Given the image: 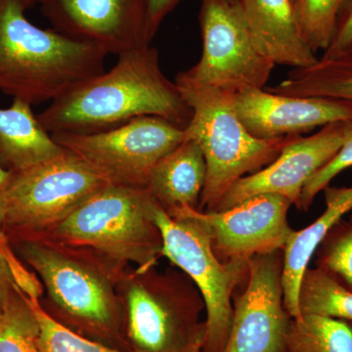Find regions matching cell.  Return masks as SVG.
<instances>
[{
    "label": "cell",
    "instance_id": "obj_1",
    "mask_svg": "<svg viewBox=\"0 0 352 352\" xmlns=\"http://www.w3.org/2000/svg\"><path fill=\"white\" fill-rule=\"evenodd\" d=\"M10 245L41 282L39 305L51 318L87 339L131 352L118 289L131 265L89 248L47 238Z\"/></svg>",
    "mask_w": 352,
    "mask_h": 352
},
{
    "label": "cell",
    "instance_id": "obj_2",
    "mask_svg": "<svg viewBox=\"0 0 352 352\" xmlns=\"http://www.w3.org/2000/svg\"><path fill=\"white\" fill-rule=\"evenodd\" d=\"M118 57L110 71L74 88L38 113L48 133L110 131L145 116L186 129L192 109L162 71L156 48L144 46Z\"/></svg>",
    "mask_w": 352,
    "mask_h": 352
},
{
    "label": "cell",
    "instance_id": "obj_3",
    "mask_svg": "<svg viewBox=\"0 0 352 352\" xmlns=\"http://www.w3.org/2000/svg\"><path fill=\"white\" fill-rule=\"evenodd\" d=\"M24 0H0V91L32 106L53 102L105 72L107 53L36 27Z\"/></svg>",
    "mask_w": 352,
    "mask_h": 352
},
{
    "label": "cell",
    "instance_id": "obj_4",
    "mask_svg": "<svg viewBox=\"0 0 352 352\" xmlns=\"http://www.w3.org/2000/svg\"><path fill=\"white\" fill-rule=\"evenodd\" d=\"M175 83L192 109L185 138L193 139L205 157L207 178L198 210L214 212L238 180L272 163L298 136L263 140L252 136L241 122L233 94L190 82L182 73Z\"/></svg>",
    "mask_w": 352,
    "mask_h": 352
},
{
    "label": "cell",
    "instance_id": "obj_5",
    "mask_svg": "<svg viewBox=\"0 0 352 352\" xmlns=\"http://www.w3.org/2000/svg\"><path fill=\"white\" fill-rule=\"evenodd\" d=\"M131 352H191L203 346L205 302L183 271L129 266L119 283Z\"/></svg>",
    "mask_w": 352,
    "mask_h": 352
},
{
    "label": "cell",
    "instance_id": "obj_6",
    "mask_svg": "<svg viewBox=\"0 0 352 352\" xmlns=\"http://www.w3.org/2000/svg\"><path fill=\"white\" fill-rule=\"evenodd\" d=\"M155 203L146 189L107 184L43 238L89 248L134 267H153L164 247Z\"/></svg>",
    "mask_w": 352,
    "mask_h": 352
},
{
    "label": "cell",
    "instance_id": "obj_7",
    "mask_svg": "<svg viewBox=\"0 0 352 352\" xmlns=\"http://www.w3.org/2000/svg\"><path fill=\"white\" fill-rule=\"evenodd\" d=\"M153 214L163 237L162 256L193 281L205 302L207 331L201 352H223L232 326L233 296L249 276L250 261H219L196 208L168 214L156 201Z\"/></svg>",
    "mask_w": 352,
    "mask_h": 352
},
{
    "label": "cell",
    "instance_id": "obj_8",
    "mask_svg": "<svg viewBox=\"0 0 352 352\" xmlns=\"http://www.w3.org/2000/svg\"><path fill=\"white\" fill-rule=\"evenodd\" d=\"M107 184L98 171L65 150L29 170L13 173L2 203L0 227L10 244L45 237Z\"/></svg>",
    "mask_w": 352,
    "mask_h": 352
},
{
    "label": "cell",
    "instance_id": "obj_9",
    "mask_svg": "<svg viewBox=\"0 0 352 352\" xmlns=\"http://www.w3.org/2000/svg\"><path fill=\"white\" fill-rule=\"evenodd\" d=\"M67 151L89 164L109 184L146 189L155 164L185 140V129L154 116L95 133L51 134Z\"/></svg>",
    "mask_w": 352,
    "mask_h": 352
},
{
    "label": "cell",
    "instance_id": "obj_10",
    "mask_svg": "<svg viewBox=\"0 0 352 352\" xmlns=\"http://www.w3.org/2000/svg\"><path fill=\"white\" fill-rule=\"evenodd\" d=\"M200 25L201 59L185 78L233 94L265 88L275 64L256 50L239 0H201Z\"/></svg>",
    "mask_w": 352,
    "mask_h": 352
},
{
    "label": "cell",
    "instance_id": "obj_11",
    "mask_svg": "<svg viewBox=\"0 0 352 352\" xmlns=\"http://www.w3.org/2000/svg\"><path fill=\"white\" fill-rule=\"evenodd\" d=\"M284 251L250 259L243 291L233 296V320L223 352H287L292 317L284 305Z\"/></svg>",
    "mask_w": 352,
    "mask_h": 352
},
{
    "label": "cell",
    "instance_id": "obj_12",
    "mask_svg": "<svg viewBox=\"0 0 352 352\" xmlns=\"http://www.w3.org/2000/svg\"><path fill=\"white\" fill-rule=\"evenodd\" d=\"M292 205L283 196L261 194L223 212L196 208V214L207 227L215 256L229 263L284 251L295 232L288 220Z\"/></svg>",
    "mask_w": 352,
    "mask_h": 352
},
{
    "label": "cell",
    "instance_id": "obj_13",
    "mask_svg": "<svg viewBox=\"0 0 352 352\" xmlns=\"http://www.w3.org/2000/svg\"><path fill=\"white\" fill-rule=\"evenodd\" d=\"M53 30L119 55L149 46L144 0H39Z\"/></svg>",
    "mask_w": 352,
    "mask_h": 352
},
{
    "label": "cell",
    "instance_id": "obj_14",
    "mask_svg": "<svg viewBox=\"0 0 352 352\" xmlns=\"http://www.w3.org/2000/svg\"><path fill=\"white\" fill-rule=\"evenodd\" d=\"M344 134L346 122H340L322 127L314 135L298 136L272 163L238 180L214 212L229 210L261 194H277L296 206L307 180L339 152Z\"/></svg>",
    "mask_w": 352,
    "mask_h": 352
},
{
    "label": "cell",
    "instance_id": "obj_15",
    "mask_svg": "<svg viewBox=\"0 0 352 352\" xmlns=\"http://www.w3.org/2000/svg\"><path fill=\"white\" fill-rule=\"evenodd\" d=\"M233 104L248 131L263 140L302 135L316 127L352 120V101L285 96L264 88L234 94Z\"/></svg>",
    "mask_w": 352,
    "mask_h": 352
},
{
    "label": "cell",
    "instance_id": "obj_16",
    "mask_svg": "<svg viewBox=\"0 0 352 352\" xmlns=\"http://www.w3.org/2000/svg\"><path fill=\"white\" fill-rule=\"evenodd\" d=\"M256 50L275 65L305 68L318 61L303 41L292 0H239Z\"/></svg>",
    "mask_w": 352,
    "mask_h": 352
},
{
    "label": "cell",
    "instance_id": "obj_17",
    "mask_svg": "<svg viewBox=\"0 0 352 352\" xmlns=\"http://www.w3.org/2000/svg\"><path fill=\"white\" fill-rule=\"evenodd\" d=\"M206 178L207 164L200 146L185 138L155 164L146 190L170 214L179 208H199Z\"/></svg>",
    "mask_w": 352,
    "mask_h": 352
},
{
    "label": "cell",
    "instance_id": "obj_18",
    "mask_svg": "<svg viewBox=\"0 0 352 352\" xmlns=\"http://www.w3.org/2000/svg\"><path fill=\"white\" fill-rule=\"evenodd\" d=\"M326 210L314 223L295 231L284 249L283 286L284 305L292 318L302 316L298 307V291L303 273L307 270L317 247L324 236L344 215L352 210V187L324 189Z\"/></svg>",
    "mask_w": 352,
    "mask_h": 352
},
{
    "label": "cell",
    "instance_id": "obj_19",
    "mask_svg": "<svg viewBox=\"0 0 352 352\" xmlns=\"http://www.w3.org/2000/svg\"><path fill=\"white\" fill-rule=\"evenodd\" d=\"M64 151L41 126L31 104L13 99L10 107L0 108V164L6 170H29Z\"/></svg>",
    "mask_w": 352,
    "mask_h": 352
},
{
    "label": "cell",
    "instance_id": "obj_20",
    "mask_svg": "<svg viewBox=\"0 0 352 352\" xmlns=\"http://www.w3.org/2000/svg\"><path fill=\"white\" fill-rule=\"evenodd\" d=\"M270 94L291 97H328L352 101V52L335 59L319 60L309 67L289 72Z\"/></svg>",
    "mask_w": 352,
    "mask_h": 352
},
{
    "label": "cell",
    "instance_id": "obj_21",
    "mask_svg": "<svg viewBox=\"0 0 352 352\" xmlns=\"http://www.w3.org/2000/svg\"><path fill=\"white\" fill-rule=\"evenodd\" d=\"M287 352H352V323L302 315L291 318L286 338Z\"/></svg>",
    "mask_w": 352,
    "mask_h": 352
},
{
    "label": "cell",
    "instance_id": "obj_22",
    "mask_svg": "<svg viewBox=\"0 0 352 352\" xmlns=\"http://www.w3.org/2000/svg\"><path fill=\"white\" fill-rule=\"evenodd\" d=\"M302 315H319L352 323V292L321 268L307 267L300 280Z\"/></svg>",
    "mask_w": 352,
    "mask_h": 352
},
{
    "label": "cell",
    "instance_id": "obj_23",
    "mask_svg": "<svg viewBox=\"0 0 352 352\" xmlns=\"http://www.w3.org/2000/svg\"><path fill=\"white\" fill-rule=\"evenodd\" d=\"M38 338L34 307L21 291L0 314V352H41Z\"/></svg>",
    "mask_w": 352,
    "mask_h": 352
},
{
    "label": "cell",
    "instance_id": "obj_24",
    "mask_svg": "<svg viewBox=\"0 0 352 352\" xmlns=\"http://www.w3.org/2000/svg\"><path fill=\"white\" fill-rule=\"evenodd\" d=\"M349 0H296L294 11L298 31L314 51L330 45L342 7Z\"/></svg>",
    "mask_w": 352,
    "mask_h": 352
},
{
    "label": "cell",
    "instance_id": "obj_25",
    "mask_svg": "<svg viewBox=\"0 0 352 352\" xmlns=\"http://www.w3.org/2000/svg\"><path fill=\"white\" fill-rule=\"evenodd\" d=\"M316 267L352 292V215L340 219L317 247Z\"/></svg>",
    "mask_w": 352,
    "mask_h": 352
},
{
    "label": "cell",
    "instance_id": "obj_26",
    "mask_svg": "<svg viewBox=\"0 0 352 352\" xmlns=\"http://www.w3.org/2000/svg\"><path fill=\"white\" fill-rule=\"evenodd\" d=\"M21 291L36 300L43 294L38 277L16 256L0 227V314Z\"/></svg>",
    "mask_w": 352,
    "mask_h": 352
},
{
    "label": "cell",
    "instance_id": "obj_27",
    "mask_svg": "<svg viewBox=\"0 0 352 352\" xmlns=\"http://www.w3.org/2000/svg\"><path fill=\"white\" fill-rule=\"evenodd\" d=\"M30 300L39 323L38 346L41 352H127L73 332L51 318L39 305V300L30 298Z\"/></svg>",
    "mask_w": 352,
    "mask_h": 352
},
{
    "label": "cell",
    "instance_id": "obj_28",
    "mask_svg": "<svg viewBox=\"0 0 352 352\" xmlns=\"http://www.w3.org/2000/svg\"><path fill=\"white\" fill-rule=\"evenodd\" d=\"M351 166H352V120L346 122L344 140L339 152L307 180L303 187L300 200L296 204V208L302 212H307L314 204L316 196L321 191H324V189L327 188L333 177Z\"/></svg>",
    "mask_w": 352,
    "mask_h": 352
},
{
    "label": "cell",
    "instance_id": "obj_29",
    "mask_svg": "<svg viewBox=\"0 0 352 352\" xmlns=\"http://www.w3.org/2000/svg\"><path fill=\"white\" fill-rule=\"evenodd\" d=\"M352 52V0L342 7L337 28L330 45L324 52V59H335Z\"/></svg>",
    "mask_w": 352,
    "mask_h": 352
},
{
    "label": "cell",
    "instance_id": "obj_30",
    "mask_svg": "<svg viewBox=\"0 0 352 352\" xmlns=\"http://www.w3.org/2000/svg\"><path fill=\"white\" fill-rule=\"evenodd\" d=\"M182 0H144L145 34L151 44L162 23Z\"/></svg>",
    "mask_w": 352,
    "mask_h": 352
},
{
    "label": "cell",
    "instance_id": "obj_31",
    "mask_svg": "<svg viewBox=\"0 0 352 352\" xmlns=\"http://www.w3.org/2000/svg\"><path fill=\"white\" fill-rule=\"evenodd\" d=\"M12 171L6 170L1 164H0V212H1L2 203H3L4 196H6L7 189L12 179Z\"/></svg>",
    "mask_w": 352,
    "mask_h": 352
},
{
    "label": "cell",
    "instance_id": "obj_32",
    "mask_svg": "<svg viewBox=\"0 0 352 352\" xmlns=\"http://www.w3.org/2000/svg\"><path fill=\"white\" fill-rule=\"evenodd\" d=\"M25 6L28 7L34 6V3H36V2H39V0H24Z\"/></svg>",
    "mask_w": 352,
    "mask_h": 352
},
{
    "label": "cell",
    "instance_id": "obj_33",
    "mask_svg": "<svg viewBox=\"0 0 352 352\" xmlns=\"http://www.w3.org/2000/svg\"><path fill=\"white\" fill-rule=\"evenodd\" d=\"M191 352H201V347H197V349H193Z\"/></svg>",
    "mask_w": 352,
    "mask_h": 352
},
{
    "label": "cell",
    "instance_id": "obj_34",
    "mask_svg": "<svg viewBox=\"0 0 352 352\" xmlns=\"http://www.w3.org/2000/svg\"><path fill=\"white\" fill-rule=\"evenodd\" d=\"M293 1V3H295L296 0H292Z\"/></svg>",
    "mask_w": 352,
    "mask_h": 352
}]
</instances>
